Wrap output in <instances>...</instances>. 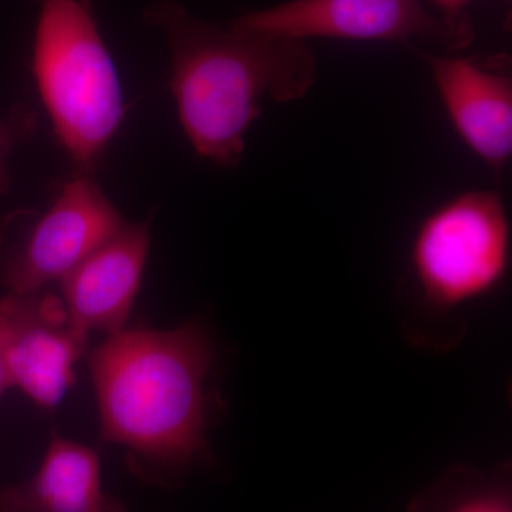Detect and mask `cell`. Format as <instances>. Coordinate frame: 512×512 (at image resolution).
Returning <instances> with one entry per match:
<instances>
[{"instance_id": "cell-12", "label": "cell", "mask_w": 512, "mask_h": 512, "mask_svg": "<svg viewBox=\"0 0 512 512\" xmlns=\"http://www.w3.org/2000/svg\"><path fill=\"white\" fill-rule=\"evenodd\" d=\"M37 127V113L26 104H16L0 119V195L10 187L8 161L10 154L20 144L30 140Z\"/></svg>"}, {"instance_id": "cell-14", "label": "cell", "mask_w": 512, "mask_h": 512, "mask_svg": "<svg viewBox=\"0 0 512 512\" xmlns=\"http://www.w3.org/2000/svg\"><path fill=\"white\" fill-rule=\"evenodd\" d=\"M10 389L8 372H6L5 362H3L2 350H0V397L6 390Z\"/></svg>"}, {"instance_id": "cell-13", "label": "cell", "mask_w": 512, "mask_h": 512, "mask_svg": "<svg viewBox=\"0 0 512 512\" xmlns=\"http://www.w3.org/2000/svg\"><path fill=\"white\" fill-rule=\"evenodd\" d=\"M429 2L433 3L436 9L444 13V15L464 16L466 15L464 9H466L473 0H429Z\"/></svg>"}, {"instance_id": "cell-8", "label": "cell", "mask_w": 512, "mask_h": 512, "mask_svg": "<svg viewBox=\"0 0 512 512\" xmlns=\"http://www.w3.org/2000/svg\"><path fill=\"white\" fill-rule=\"evenodd\" d=\"M148 222H126L59 279L60 298L80 335L126 329L150 251Z\"/></svg>"}, {"instance_id": "cell-10", "label": "cell", "mask_w": 512, "mask_h": 512, "mask_svg": "<svg viewBox=\"0 0 512 512\" xmlns=\"http://www.w3.org/2000/svg\"><path fill=\"white\" fill-rule=\"evenodd\" d=\"M0 512H127L101 488L92 448L52 433L39 470L0 491Z\"/></svg>"}, {"instance_id": "cell-3", "label": "cell", "mask_w": 512, "mask_h": 512, "mask_svg": "<svg viewBox=\"0 0 512 512\" xmlns=\"http://www.w3.org/2000/svg\"><path fill=\"white\" fill-rule=\"evenodd\" d=\"M37 89L60 143L94 173L124 116L119 74L87 0H45L33 46Z\"/></svg>"}, {"instance_id": "cell-1", "label": "cell", "mask_w": 512, "mask_h": 512, "mask_svg": "<svg viewBox=\"0 0 512 512\" xmlns=\"http://www.w3.org/2000/svg\"><path fill=\"white\" fill-rule=\"evenodd\" d=\"M214 346L204 326L123 329L89 355L103 443L123 447L134 477L173 488L211 458L221 399L211 386Z\"/></svg>"}, {"instance_id": "cell-9", "label": "cell", "mask_w": 512, "mask_h": 512, "mask_svg": "<svg viewBox=\"0 0 512 512\" xmlns=\"http://www.w3.org/2000/svg\"><path fill=\"white\" fill-rule=\"evenodd\" d=\"M414 50L429 63L441 103L458 136L493 170H503L512 154L510 77L467 57Z\"/></svg>"}, {"instance_id": "cell-2", "label": "cell", "mask_w": 512, "mask_h": 512, "mask_svg": "<svg viewBox=\"0 0 512 512\" xmlns=\"http://www.w3.org/2000/svg\"><path fill=\"white\" fill-rule=\"evenodd\" d=\"M171 50V90L178 116L198 156L235 167L245 134L262 101L291 103L316 80V62L305 40L227 28L194 18L180 0H154L144 12Z\"/></svg>"}, {"instance_id": "cell-6", "label": "cell", "mask_w": 512, "mask_h": 512, "mask_svg": "<svg viewBox=\"0 0 512 512\" xmlns=\"http://www.w3.org/2000/svg\"><path fill=\"white\" fill-rule=\"evenodd\" d=\"M238 28L265 35L305 40L309 37L433 45L460 52L473 43L467 15L429 10L423 0H288L248 13Z\"/></svg>"}, {"instance_id": "cell-11", "label": "cell", "mask_w": 512, "mask_h": 512, "mask_svg": "<svg viewBox=\"0 0 512 512\" xmlns=\"http://www.w3.org/2000/svg\"><path fill=\"white\" fill-rule=\"evenodd\" d=\"M407 512H512L510 470L448 468L436 483L414 497Z\"/></svg>"}, {"instance_id": "cell-7", "label": "cell", "mask_w": 512, "mask_h": 512, "mask_svg": "<svg viewBox=\"0 0 512 512\" xmlns=\"http://www.w3.org/2000/svg\"><path fill=\"white\" fill-rule=\"evenodd\" d=\"M89 338L72 325L62 298L46 291L9 292L0 301V350L10 389L55 409L74 386Z\"/></svg>"}, {"instance_id": "cell-4", "label": "cell", "mask_w": 512, "mask_h": 512, "mask_svg": "<svg viewBox=\"0 0 512 512\" xmlns=\"http://www.w3.org/2000/svg\"><path fill=\"white\" fill-rule=\"evenodd\" d=\"M510 254L503 200L493 191H470L421 222L410 259L424 299L448 312L493 292L507 275Z\"/></svg>"}, {"instance_id": "cell-5", "label": "cell", "mask_w": 512, "mask_h": 512, "mask_svg": "<svg viewBox=\"0 0 512 512\" xmlns=\"http://www.w3.org/2000/svg\"><path fill=\"white\" fill-rule=\"evenodd\" d=\"M126 220L93 173L63 184L45 212L18 211L0 225V282L9 292H35L59 281L113 237Z\"/></svg>"}]
</instances>
